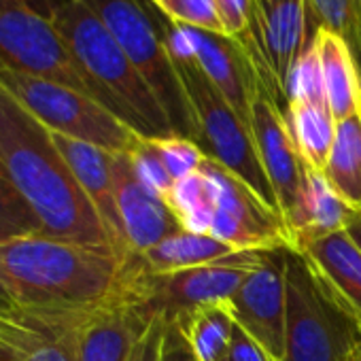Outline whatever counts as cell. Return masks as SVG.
Masks as SVG:
<instances>
[{"label": "cell", "instance_id": "cell-1", "mask_svg": "<svg viewBox=\"0 0 361 361\" xmlns=\"http://www.w3.org/2000/svg\"><path fill=\"white\" fill-rule=\"evenodd\" d=\"M0 161L18 194L39 219L43 234L117 253L106 226L77 183L54 134L3 87Z\"/></svg>", "mask_w": 361, "mask_h": 361}, {"label": "cell", "instance_id": "cell-2", "mask_svg": "<svg viewBox=\"0 0 361 361\" xmlns=\"http://www.w3.org/2000/svg\"><path fill=\"white\" fill-rule=\"evenodd\" d=\"M126 281V259L111 249L47 234L0 243V293L47 312H85L113 298Z\"/></svg>", "mask_w": 361, "mask_h": 361}, {"label": "cell", "instance_id": "cell-3", "mask_svg": "<svg viewBox=\"0 0 361 361\" xmlns=\"http://www.w3.org/2000/svg\"><path fill=\"white\" fill-rule=\"evenodd\" d=\"M54 24L100 104L142 138H166L174 134L149 83L83 0H71L58 9Z\"/></svg>", "mask_w": 361, "mask_h": 361}, {"label": "cell", "instance_id": "cell-4", "mask_svg": "<svg viewBox=\"0 0 361 361\" xmlns=\"http://www.w3.org/2000/svg\"><path fill=\"white\" fill-rule=\"evenodd\" d=\"M285 359L348 361L361 342V329L329 298L308 262L287 249L285 262Z\"/></svg>", "mask_w": 361, "mask_h": 361}, {"label": "cell", "instance_id": "cell-5", "mask_svg": "<svg viewBox=\"0 0 361 361\" xmlns=\"http://www.w3.org/2000/svg\"><path fill=\"white\" fill-rule=\"evenodd\" d=\"M102 20L130 62L153 90L164 106L174 134L198 140L196 119L183 81L172 62L157 20L140 5V0H83Z\"/></svg>", "mask_w": 361, "mask_h": 361}, {"label": "cell", "instance_id": "cell-6", "mask_svg": "<svg viewBox=\"0 0 361 361\" xmlns=\"http://www.w3.org/2000/svg\"><path fill=\"white\" fill-rule=\"evenodd\" d=\"M0 87L54 134L83 140L111 153H130L142 138L104 104L73 87L5 68H0Z\"/></svg>", "mask_w": 361, "mask_h": 361}, {"label": "cell", "instance_id": "cell-7", "mask_svg": "<svg viewBox=\"0 0 361 361\" xmlns=\"http://www.w3.org/2000/svg\"><path fill=\"white\" fill-rule=\"evenodd\" d=\"M176 71L194 111L198 130L196 142L211 159L234 172L274 213L281 215L276 194L259 161L251 128L240 119L196 62H176Z\"/></svg>", "mask_w": 361, "mask_h": 361}, {"label": "cell", "instance_id": "cell-8", "mask_svg": "<svg viewBox=\"0 0 361 361\" xmlns=\"http://www.w3.org/2000/svg\"><path fill=\"white\" fill-rule=\"evenodd\" d=\"M0 68L54 81L94 98L54 20L9 0H0Z\"/></svg>", "mask_w": 361, "mask_h": 361}, {"label": "cell", "instance_id": "cell-9", "mask_svg": "<svg viewBox=\"0 0 361 361\" xmlns=\"http://www.w3.org/2000/svg\"><path fill=\"white\" fill-rule=\"evenodd\" d=\"M264 255L266 251H236L217 262L168 274H151L138 257L145 308L155 319L170 323L176 314L192 308L226 304L264 262Z\"/></svg>", "mask_w": 361, "mask_h": 361}, {"label": "cell", "instance_id": "cell-10", "mask_svg": "<svg viewBox=\"0 0 361 361\" xmlns=\"http://www.w3.org/2000/svg\"><path fill=\"white\" fill-rule=\"evenodd\" d=\"M285 262L287 249L266 251L264 262L226 302L234 323L274 361L285 359Z\"/></svg>", "mask_w": 361, "mask_h": 361}, {"label": "cell", "instance_id": "cell-11", "mask_svg": "<svg viewBox=\"0 0 361 361\" xmlns=\"http://www.w3.org/2000/svg\"><path fill=\"white\" fill-rule=\"evenodd\" d=\"M310 20L308 0H253L251 32L243 45L262 79L283 90L289 68L312 39Z\"/></svg>", "mask_w": 361, "mask_h": 361}, {"label": "cell", "instance_id": "cell-12", "mask_svg": "<svg viewBox=\"0 0 361 361\" xmlns=\"http://www.w3.org/2000/svg\"><path fill=\"white\" fill-rule=\"evenodd\" d=\"M251 136L285 219L295 204L304 166L289 136L279 94L262 79L251 100Z\"/></svg>", "mask_w": 361, "mask_h": 361}, {"label": "cell", "instance_id": "cell-13", "mask_svg": "<svg viewBox=\"0 0 361 361\" xmlns=\"http://www.w3.org/2000/svg\"><path fill=\"white\" fill-rule=\"evenodd\" d=\"M113 188L126 257L142 255L166 236L180 230L170 207L138 183L128 153H115Z\"/></svg>", "mask_w": 361, "mask_h": 361}, {"label": "cell", "instance_id": "cell-14", "mask_svg": "<svg viewBox=\"0 0 361 361\" xmlns=\"http://www.w3.org/2000/svg\"><path fill=\"white\" fill-rule=\"evenodd\" d=\"M192 62L209 77L240 119L251 128V100L259 83L257 68L249 49L232 37L221 32H207L190 28Z\"/></svg>", "mask_w": 361, "mask_h": 361}, {"label": "cell", "instance_id": "cell-15", "mask_svg": "<svg viewBox=\"0 0 361 361\" xmlns=\"http://www.w3.org/2000/svg\"><path fill=\"white\" fill-rule=\"evenodd\" d=\"M350 215L353 211L331 190L325 174L304 166L295 204L283 219L287 249L302 255L317 240L346 230Z\"/></svg>", "mask_w": 361, "mask_h": 361}, {"label": "cell", "instance_id": "cell-16", "mask_svg": "<svg viewBox=\"0 0 361 361\" xmlns=\"http://www.w3.org/2000/svg\"><path fill=\"white\" fill-rule=\"evenodd\" d=\"M302 257L329 298L361 329V251L348 234L336 232L310 245Z\"/></svg>", "mask_w": 361, "mask_h": 361}, {"label": "cell", "instance_id": "cell-17", "mask_svg": "<svg viewBox=\"0 0 361 361\" xmlns=\"http://www.w3.org/2000/svg\"><path fill=\"white\" fill-rule=\"evenodd\" d=\"M54 134V132H51ZM54 140L66 159L71 172L75 174L77 183L85 192V196L92 200L94 209L98 211L102 224L106 226L115 249L121 259H126V251L121 245V230H119V217H117V204H115V188H113V159L115 153L75 140L62 134H54Z\"/></svg>", "mask_w": 361, "mask_h": 361}, {"label": "cell", "instance_id": "cell-18", "mask_svg": "<svg viewBox=\"0 0 361 361\" xmlns=\"http://www.w3.org/2000/svg\"><path fill=\"white\" fill-rule=\"evenodd\" d=\"M325 102L336 121L361 111V68L350 45L327 28L314 30Z\"/></svg>", "mask_w": 361, "mask_h": 361}, {"label": "cell", "instance_id": "cell-19", "mask_svg": "<svg viewBox=\"0 0 361 361\" xmlns=\"http://www.w3.org/2000/svg\"><path fill=\"white\" fill-rule=\"evenodd\" d=\"M285 123L302 166L325 172L336 136V119L323 102H287Z\"/></svg>", "mask_w": 361, "mask_h": 361}, {"label": "cell", "instance_id": "cell-20", "mask_svg": "<svg viewBox=\"0 0 361 361\" xmlns=\"http://www.w3.org/2000/svg\"><path fill=\"white\" fill-rule=\"evenodd\" d=\"M323 174L342 202L361 213V111L336 121V136Z\"/></svg>", "mask_w": 361, "mask_h": 361}, {"label": "cell", "instance_id": "cell-21", "mask_svg": "<svg viewBox=\"0 0 361 361\" xmlns=\"http://www.w3.org/2000/svg\"><path fill=\"white\" fill-rule=\"evenodd\" d=\"M232 253H236L234 247L213 238L211 234H194L178 230L138 257L151 274H168L204 266Z\"/></svg>", "mask_w": 361, "mask_h": 361}, {"label": "cell", "instance_id": "cell-22", "mask_svg": "<svg viewBox=\"0 0 361 361\" xmlns=\"http://www.w3.org/2000/svg\"><path fill=\"white\" fill-rule=\"evenodd\" d=\"M170 323L188 338L198 361H226L232 342L234 319L226 304L198 306L176 314Z\"/></svg>", "mask_w": 361, "mask_h": 361}, {"label": "cell", "instance_id": "cell-23", "mask_svg": "<svg viewBox=\"0 0 361 361\" xmlns=\"http://www.w3.org/2000/svg\"><path fill=\"white\" fill-rule=\"evenodd\" d=\"M168 207L174 213L180 230L194 234H209L215 204L207 176L198 170L190 176L174 180L168 196Z\"/></svg>", "mask_w": 361, "mask_h": 361}, {"label": "cell", "instance_id": "cell-24", "mask_svg": "<svg viewBox=\"0 0 361 361\" xmlns=\"http://www.w3.org/2000/svg\"><path fill=\"white\" fill-rule=\"evenodd\" d=\"M310 18L317 28H327L342 37L361 64V0H308Z\"/></svg>", "mask_w": 361, "mask_h": 361}, {"label": "cell", "instance_id": "cell-25", "mask_svg": "<svg viewBox=\"0 0 361 361\" xmlns=\"http://www.w3.org/2000/svg\"><path fill=\"white\" fill-rule=\"evenodd\" d=\"M283 96H285V104L287 102H323V104H327L314 35H312L308 47L300 54V58L289 68L285 83H283Z\"/></svg>", "mask_w": 361, "mask_h": 361}, {"label": "cell", "instance_id": "cell-26", "mask_svg": "<svg viewBox=\"0 0 361 361\" xmlns=\"http://www.w3.org/2000/svg\"><path fill=\"white\" fill-rule=\"evenodd\" d=\"M128 155H130V164H132V170L138 178V183L149 194H153L155 198L168 204V196L172 192L174 178L164 166L153 138H140L138 145Z\"/></svg>", "mask_w": 361, "mask_h": 361}, {"label": "cell", "instance_id": "cell-27", "mask_svg": "<svg viewBox=\"0 0 361 361\" xmlns=\"http://www.w3.org/2000/svg\"><path fill=\"white\" fill-rule=\"evenodd\" d=\"M147 3L168 22L224 35L215 0H147Z\"/></svg>", "mask_w": 361, "mask_h": 361}, {"label": "cell", "instance_id": "cell-28", "mask_svg": "<svg viewBox=\"0 0 361 361\" xmlns=\"http://www.w3.org/2000/svg\"><path fill=\"white\" fill-rule=\"evenodd\" d=\"M0 232L9 236H28L43 234V228L24 198L18 194L13 183L9 180L3 161H0Z\"/></svg>", "mask_w": 361, "mask_h": 361}, {"label": "cell", "instance_id": "cell-29", "mask_svg": "<svg viewBox=\"0 0 361 361\" xmlns=\"http://www.w3.org/2000/svg\"><path fill=\"white\" fill-rule=\"evenodd\" d=\"M153 142L157 147V153H159L164 166L168 168V172L174 180L198 172L207 157V153L202 151V147L196 140L178 136V134H172L166 138H153Z\"/></svg>", "mask_w": 361, "mask_h": 361}, {"label": "cell", "instance_id": "cell-30", "mask_svg": "<svg viewBox=\"0 0 361 361\" xmlns=\"http://www.w3.org/2000/svg\"><path fill=\"white\" fill-rule=\"evenodd\" d=\"M215 7L224 35L245 43L251 32L253 0H215Z\"/></svg>", "mask_w": 361, "mask_h": 361}, {"label": "cell", "instance_id": "cell-31", "mask_svg": "<svg viewBox=\"0 0 361 361\" xmlns=\"http://www.w3.org/2000/svg\"><path fill=\"white\" fill-rule=\"evenodd\" d=\"M157 361H198L188 338L178 329L176 323H164Z\"/></svg>", "mask_w": 361, "mask_h": 361}, {"label": "cell", "instance_id": "cell-32", "mask_svg": "<svg viewBox=\"0 0 361 361\" xmlns=\"http://www.w3.org/2000/svg\"><path fill=\"white\" fill-rule=\"evenodd\" d=\"M228 361H268L266 353L253 342V338L234 323Z\"/></svg>", "mask_w": 361, "mask_h": 361}, {"label": "cell", "instance_id": "cell-33", "mask_svg": "<svg viewBox=\"0 0 361 361\" xmlns=\"http://www.w3.org/2000/svg\"><path fill=\"white\" fill-rule=\"evenodd\" d=\"M9 3H18V5H24L45 18H51L56 16L58 9H62L66 3H71V0H9Z\"/></svg>", "mask_w": 361, "mask_h": 361}, {"label": "cell", "instance_id": "cell-34", "mask_svg": "<svg viewBox=\"0 0 361 361\" xmlns=\"http://www.w3.org/2000/svg\"><path fill=\"white\" fill-rule=\"evenodd\" d=\"M161 334H164V319H157L147 334V346H145V359L142 361H157Z\"/></svg>", "mask_w": 361, "mask_h": 361}, {"label": "cell", "instance_id": "cell-35", "mask_svg": "<svg viewBox=\"0 0 361 361\" xmlns=\"http://www.w3.org/2000/svg\"><path fill=\"white\" fill-rule=\"evenodd\" d=\"M344 232L348 234V238H350V240L359 247V251H361V213H355V211H353V215H350L348 226H346Z\"/></svg>", "mask_w": 361, "mask_h": 361}, {"label": "cell", "instance_id": "cell-36", "mask_svg": "<svg viewBox=\"0 0 361 361\" xmlns=\"http://www.w3.org/2000/svg\"><path fill=\"white\" fill-rule=\"evenodd\" d=\"M348 361H361V342H359V346L353 350V355L348 357Z\"/></svg>", "mask_w": 361, "mask_h": 361}, {"label": "cell", "instance_id": "cell-37", "mask_svg": "<svg viewBox=\"0 0 361 361\" xmlns=\"http://www.w3.org/2000/svg\"><path fill=\"white\" fill-rule=\"evenodd\" d=\"M9 238H13V236H9V234H5V232H0V243H3V240H9Z\"/></svg>", "mask_w": 361, "mask_h": 361}, {"label": "cell", "instance_id": "cell-38", "mask_svg": "<svg viewBox=\"0 0 361 361\" xmlns=\"http://www.w3.org/2000/svg\"><path fill=\"white\" fill-rule=\"evenodd\" d=\"M0 361H5V359H3V357H0Z\"/></svg>", "mask_w": 361, "mask_h": 361}, {"label": "cell", "instance_id": "cell-39", "mask_svg": "<svg viewBox=\"0 0 361 361\" xmlns=\"http://www.w3.org/2000/svg\"><path fill=\"white\" fill-rule=\"evenodd\" d=\"M226 361H228V359H226Z\"/></svg>", "mask_w": 361, "mask_h": 361}, {"label": "cell", "instance_id": "cell-40", "mask_svg": "<svg viewBox=\"0 0 361 361\" xmlns=\"http://www.w3.org/2000/svg\"><path fill=\"white\" fill-rule=\"evenodd\" d=\"M359 66H361V64H359Z\"/></svg>", "mask_w": 361, "mask_h": 361}]
</instances>
